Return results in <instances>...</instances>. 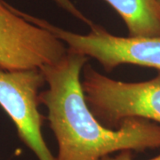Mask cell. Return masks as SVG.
<instances>
[{
	"label": "cell",
	"instance_id": "6da1fadb",
	"mask_svg": "<svg viewBox=\"0 0 160 160\" xmlns=\"http://www.w3.org/2000/svg\"><path fill=\"white\" fill-rule=\"evenodd\" d=\"M89 58L69 52L41 68L48 88L39 93L58 142L55 160H101L123 150L160 148V124L142 118L123 120L118 128L102 124L86 102L81 75Z\"/></svg>",
	"mask_w": 160,
	"mask_h": 160
},
{
	"label": "cell",
	"instance_id": "7a4b0ae2",
	"mask_svg": "<svg viewBox=\"0 0 160 160\" xmlns=\"http://www.w3.org/2000/svg\"><path fill=\"white\" fill-rule=\"evenodd\" d=\"M81 85L91 111L107 127L118 128L130 118L160 124V71L152 79L128 83L109 78L86 64Z\"/></svg>",
	"mask_w": 160,
	"mask_h": 160
},
{
	"label": "cell",
	"instance_id": "3957f363",
	"mask_svg": "<svg viewBox=\"0 0 160 160\" xmlns=\"http://www.w3.org/2000/svg\"><path fill=\"white\" fill-rule=\"evenodd\" d=\"M29 18L62 41L68 52L95 59L108 72L123 64L149 67L160 71V36L118 37L96 24L90 27L89 33L82 35L30 14Z\"/></svg>",
	"mask_w": 160,
	"mask_h": 160
},
{
	"label": "cell",
	"instance_id": "277c9868",
	"mask_svg": "<svg viewBox=\"0 0 160 160\" xmlns=\"http://www.w3.org/2000/svg\"><path fill=\"white\" fill-rule=\"evenodd\" d=\"M66 45L33 23L25 13L0 0V69H41L60 62Z\"/></svg>",
	"mask_w": 160,
	"mask_h": 160
},
{
	"label": "cell",
	"instance_id": "5b68a950",
	"mask_svg": "<svg viewBox=\"0 0 160 160\" xmlns=\"http://www.w3.org/2000/svg\"><path fill=\"white\" fill-rule=\"evenodd\" d=\"M46 84L41 69H0V106L13 122L19 137L38 160H55L43 137L45 117L38 110L39 90Z\"/></svg>",
	"mask_w": 160,
	"mask_h": 160
},
{
	"label": "cell",
	"instance_id": "8992f818",
	"mask_svg": "<svg viewBox=\"0 0 160 160\" xmlns=\"http://www.w3.org/2000/svg\"><path fill=\"white\" fill-rule=\"evenodd\" d=\"M126 23L129 37L160 36V7L156 0H104Z\"/></svg>",
	"mask_w": 160,
	"mask_h": 160
},
{
	"label": "cell",
	"instance_id": "52a82bcc",
	"mask_svg": "<svg viewBox=\"0 0 160 160\" xmlns=\"http://www.w3.org/2000/svg\"><path fill=\"white\" fill-rule=\"evenodd\" d=\"M55 3H57L59 6H61L62 8H63L64 10L71 13L72 15H74L75 17L78 18V20L82 21L83 22L86 23L88 26L92 27L94 23L92 22L91 20H89L88 18L86 17V15L84 13H82L81 12L74 6V4L70 1V0H53Z\"/></svg>",
	"mask_w": 160,
	"mask_h": 160
},
{
	"label": "cell",
	"instance_id": "ba28073f",
	"mask_svg": "<svg viewBox=\"0 0 160 160\" xmlns=\"http://www.w3.org/2000/svg\"><path fill=\"white\" fill-rule=\"evenodd\" d=\"M101 160H133L132 158L131 150H123L120 151L119 153L116 156H107L105 158H103ZM149 160H160V154L157 157H155Z\"/></svg>",
	"mask_w": 160,
	"mask_h": 160
},
{
	"label": "cell",
	"instance_id": "9c48e42d",
	"mask_svg": "<svg viewBox=\"0 0 160 160\" xmlns=\"http://www.w3.org/2000/svg\"><path fill=\"white\" fill-rule=\"evenodd\" d=\"M156 1H157L158 5V6H159V7H160V0H156Z\"/></svg>",
	"mask_w": 160,
	"mask_h": 160
}]
</instances>
